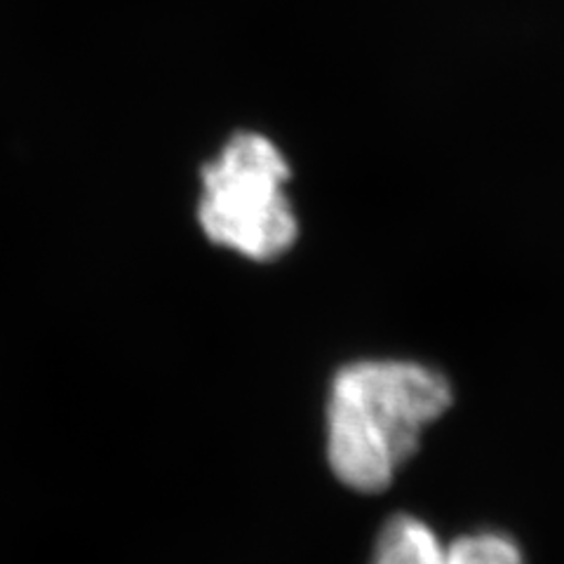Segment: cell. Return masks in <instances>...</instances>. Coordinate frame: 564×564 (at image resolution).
<instances>
[{
  "label": "cell",
  "instance_id": "6da1fadb",
  "mask_svg": "<svg viewBox=\"0 0 564 564\" xmlns=\"http://www.w3.org/2000/svg\"><path fill=\"white\" fill-rule=\"evenodd\" d=\"M452 404L449 381L408 360H362L334 377L327 402V458L356 491H381L416 452L423 429Z\"/></svg>",
  "mask_w": 564,
  "mask_h": 564
},
{
  "label": "cell",
  "instance_id": "7a4b0ae2",
  "mask_svg": "<svg viewBox=\"0 0 564 564\" xmlns=\"http://www.w3.org/2000/svg\"><path fill=\"white\" fill-rule=\"evenodd\" d=\"M288 180L290 165L271 139L236 134L203 170L198 221L205 236L254 261L288 252L299 236Z\"/></svg>",
  "mask_w": 564,
  "mask_h": 564
},
{
  "label": "cell",
  "instance_id": "3957f363",
  "mask_svg": "<svg viewBox=\"0 0 564 564\" xmlns=\"http://www.w3.org/2000/svg\"><path fill=\"white\" fill-rule=\"evenodd\" d=\"M372 564H447V557L426 522L395 516L381 529Z\"/></svg>",
  "mask_w": 564,
  "mask_h": 564
},
{
  "label": "cell",
  "instance_id": "277c9868",
  "mask_svg": "<svg viewBox=\"0 0 564 564\" xmlns=\"http://www.w3.org/2000/svg\"><path fill=\"white\" fill-rule=\"evenodd\" d=\"M447 564H524L518 543L499 532L468 534L445 549Z\"/></svg>",
  "mask_w": 564,
  "mask_h": 564
}]
</instances>
